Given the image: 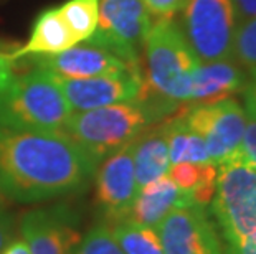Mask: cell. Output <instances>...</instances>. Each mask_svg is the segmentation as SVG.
Listing matches in <instances>:
<instances>
[{"mask_svg":"<svg viewBox=\"0 0 256 254\" xmlns=\"http://www.w3.org/2000/svg\"><path fill=\"white\" fill-rule=\"evenodd\" d=\"M184 117L187 126L205 140L212 164L218 167L240 157L246 116L236 99L192 106Z\"/></svg>","mask_w":256,"mask_h":254,"instance_id":"8","label":"cell"},{"mask_svg":"<svg viewBox=\"0 0 256 254\" xmlns=\"http://www.w3.org/2000/svg\"><path fill=\"white\" fill-rule=\"evenodd\" d=\"M14 220L10 218V215L0 207V251L7 246V243L12 238V230H14Z\"/></svg>","mask_w":256,"mask_h":254,"instance_id":"29","label":"cell"},{"mask_svg":"<svg viewBox=\"0 0 256 254\" xmlns=\"http://www.w3.org/2000/svg\"><path fill=\"white\" fill-rule=\"evenodd\" d=\"M244 94V116H246V126H244L243 142H242V152L240 159H243L246 164L256 169V101L246 89Z\"/></svg>","mask_w":256,"mask_h":254,"instance_id":"24","label":"cell"},{"mask_svg":"<svg viewBox=\"0 0 256 254\" xmlns=\"http://www.w3.org/2000/svg\"><path fill=\"white\" fill-rule=\"evenodd\" d=\"M78 218L64 205L26 212L20 220V233L30 254H73L81 235Z\"/></svg>","mask_w":256,"mask_h":254,"instance_id":"10","label":"cell"},{"mask_svg":"<svg viewBox=\"0 0 256 254\" xmlns=\"http://www.w3.org/2000/svg\"><path fill=\"white\" fill-rule=\"evenodd\" d=\"M132 160L138 188L167 175L170 169V157L164 124L146 129L132 142Z\"/></svg>","mask_w":256,"mask_h":254,"instance_id":"17","label":"cell"},{"mask_svg":"<svg viewBox=\"0 0 256 254\" xmlns=\"http://www.w3.org/2000/svg\"><path fill=\"white\" fill-rule=\"evenodd\" d=\"M167 175L184 193H187L190 202L197 207H206L215 197L218 167L212 162H206V164H192V162L172 164Z\"/></svg>","mask_w":256,"mask_h":254,"instance_id":"18","label":"cell"},{"mask_svg":"<svg viewBox=\"0 0 256 254\" xmlns=\"http://www.w3.org/2000/svg\"><path fill=\"white\" fill-rule=\"evenodd\" d=\"M233 56H236L252 71L256 69V18L244 20L238 25Z\"/></svg>","mask_w":256,"mask_h":254,"instance_id":"23","label":"cell"},{"mask_svg":"<svg viewBox=\"0 0 256 254\" xmlns=\"http://www.w3.org/2000/svg\"><path fill=\"white\" fill-rule=\"evenodd\" d=\"M164 254H223L218 235L205 207H182L157 226Z\"/></svg>","mask_w":256,"mask_h":254,"instance_id":"11","label":"cell"},{"mask_svg":"<svg viewBox=\"0 0 256 254\" xmlns=\"http://www.w3.org/2000/svg\"><path fill=\"white\" fill-rule=\"evenodd\" d=\"M32 58L34 64L62 79H84L129 71L142 73L140 66H134L112 51L88 41H81L80 45H73L56 55Z\"/></svg>","mask_w":256,"mask_h":254,"instance_id":"12","label":"cell"},{"mask_svg":"<svg viewBox=\"0 0 256 254\" xmlns=\"http://www.w3.org/2000/svg\"><path fill=\"white\" fill-rule=\"evenodd\" d=\"M252 78H253L252 83H250L244 89H246L248 93L254 98V101H256V69H253V71H252Z\"/></svg>","mask_w":256,"mask_h":254,"instance_id":"31","label":"cell"},{"mask_svg":"<svg viewBox=\"0 0 256 254\" xmlns=\"http://www.w3.org/2000/svg\"><path fill=\"white\" fill-rule=\"evenodd\" d=\"M212 212L226 243L256 231V169L243 159L218 165Z\"/></svg>","mask_w":256,"mask_h":254,"instance_id":"6","label":"cell"},{"mask_svg":"<svg viewBox=\"0 0 256 254\" xmlns=\"http://www.w3.org/2000/svg\"><path fill=\"white\" fill-rule=\"evenodd\" d=\"M100 165L64 132L0 129V200L36 203L81 193Z\"/></svg>","mask_w":256,"mask_h":254,"instance_id":"1","label":"cell"},{"mask_svg":"<svg viewBox=\"0 0 256 254\" xmlns=\"http://www.w3.org/2000/svg\"><path fill=\"white\" fill-rule=\"evenodd\" d=\"M246 88L243 71L230 59L204 61L195 68L192 78L190 104H212V102L230 98Z\"/></svg>","mask_w":256,"mask_h":254,"instance_id":"15","label":"cell"},{"mask_svg":"<svg viewBox=\"0 0 256 254\" xmlns=\"http://www.w3.org/2000/svg\"><path fill=\"white\" fill-rule=\"evenodd\" d=\"M0 254H30V248L24 240L8 241L7 246L4 248Z\"/></svg>","mask_w":256,"mask_h":254,"instance_id":"30","label":"cell"},{"mask_svg":"<svg viewBox=\"0 0 256 254\" xmlns=\"http://www.w3.org/2000/svg\"><path fill=\"white\" fill-rule=\"evenodd\" d=\"M92 182L94 203L102 215V221L118 223L128 220L139 190L134 174L132 142L104 157L98 165Z\"/></svg>","mask_w":256,"mask_h":254,"instance_id":"9","label":"cell"},{"mask_svg":"<svg viewBox=\"0 0 256 254\" xmlns=\"http://www.w3.org/2000/svg\"><path fill=\"white\" fill-rule=\"evenodd\" d=\"M64 23L76 41H86L98 25V0H68L58 7Z\"/></svg>","mask_w":256,"mask_h":254,"instance_id":"21","label":"cell"},{"mask_svg":"<svg viewBox=\"0 0 256 254\" xmlns=\"http://www.w3.org/2000/svg\"><path fill=\"white\" fill-rule=\"evenodd\" d=\"M73 254H124L112 236L111 226L102 221L81 238Z\"/></svg>","mask_w":256,"mask_h":254,"instance_id":"22","label":"cell"},{"mask_svg":"<svg viewBox=\"0 0 256 254\" xmlns=\"http://www.w3.org/2000/svg\"><path fill=\"white\" fill-rule=\"evenodd\" d=\"M72 111H90L139 98L142 73H121L84 79L56 78Z\"/></svg>","mask_w":256,"mask_h":254,"instance_id":"13","label":"cell"},{"mask_svg":"<svg viewBox=\"0 0 256 254\" xmlns=\"http://www.w3.org/2000/svg\"><path fill=\"white\" fill-rule=\"evenodd\" d=\"M228 254H256V231L228 241Z\"/></svg>","mask_w":256,"mask_h":254,"instance_id":"26","label":"cell"},{"mask_svg":"<svg viewBox=\"0 0 256 254\" xmlns=\"http://www.w3.org/2000/svg\"><path fill=\"white\" fill-rule=\"evenodd\" d=\"M232 3L240 23L244 20L256 18V0H232Z\"/></svg>","mask_w":256,"mask_h":254,"instance_id":"28","label":"cell"},{"mask_svg":"<svg viewBox=\"0 0 256 254\" xmlns=\"http://www.w3.org/2000/svg\"><path fill=\"white\" fill-rule=\"evenodd\" d=\"M192 205L187 193H184L170 177L164 175L139 188L129 210L128 220L142 226L157 228L160 221L176 208Z\"/></svg>","mask_w":256,"mask_h":254,"instance_id":"14","label":"cell"},{"mask_svg":"<svg viewBox=\"0 0 256 254\" xmlns=\"http://www.w3.org/2000/svg\"><path fill=\"white\" fill-rule=\"evenodd\" d=\"M166 116L159 107L142 99L73 111L63 132L80 144L98 162L134 142L152 122Z\"/></svg>","mask_w":256,"mask_h":254,"instance_id":"4","label":"cell"},{"mask_svg":"<svg viewBox=\"0 0 256 254\" xmlns=\"http://www.w3.org/2000/svg\"><path fill=\"white\" fill-rule=\"evenodd\" d=\"M142 51L144 73L138 99L150 102L164 114L177 104L190 102L194 71L200 59L174 18L152 21Z\"/></svg>","mask_w":256,"mask_h":254,"instance_id":"2","label":"cell"},{"mask_svg":"<svg viewBox=\"0 0 256 254\" xmlns=\"http://www.w3.org/2000/svg\"><path fill=\"white\" fill-rule=\"evenodd\" d=\"M150 17L156 18H174V15L180 12L185 0H142Z\"/></svg>","mask_w":256,"mask_h":254,"instance_id":"25","label":"cell"},{"mask_svg":"<svg viewBox=\"0 0 256 254\" xmlns=\"http://www.w3.org/2000/svg\"><path fill=\"white\" fill-rule=\"evenodd\" d=\"M124 254H164L157 228L132 223L129 220L108 223Z\"/></svg>","mask_w":256,"mask_h":254,"instance_id":"20","label":"cell"},{"mask_svg":"<svg viewBox=\"0 0 256 254\" xmlns=\"http://www.w3.org/2000/svg\"><path fill=\"white\" fill-rule=\"evenodd\" d=\"M72 112L56 78L36 64L0 89V129L63 132Z\"/></svg>","mask_w":256,"mask_h":254,"instance_id":"3","label":"cell"},{"mask_svg":"<svg viewBox=\"0 0 256 254\" xmlns=\"http://www.w3.org/2000/svg\"><path fill=\"white\" fill-rule=\"evenodd\" d=\"M180 28L202 63L233 58L238 20L232 0H185Z\"/></svg>","mask_w":256,"mask_h":254,"instance_id":"5","label":"cell"},{"mask_svg":"<svg viewBox=\"0 0 256 254\" xmlns=\"http://www.w3.org/2000/svg\"><path fill=\"white\" fill-rule=\"evenodd\" d=\"M150 23L142 0H98V25L86 41L140 66V50Z\"/></svg>","mask_w":256,"mask_h":254,"instance_id":"7","label":"cell"},{"mask_svg":"<svg viewBox=\"0 0 256 254\" xmlns=\"http://www.w3.org/2000/svg\"><path fill=\"white\" fill-rule=\"evenodd\" d=\"M76 38L62 18L58 7L46 8L38 15L32 26L28 41L24 46L10 51V59L14 63L30 56L56 55L76 45Z\"/></svg>","mask_w":256,"mask_h":254,"instance_id":"16","label":"cell"},{"mask_svg":"<svg viewBox=\"0 0 256 254\" xmlns=\"http://www.w3.org/2000/svg\"><path fill=\"white\" fill-rule=\"evenodd\" d=\"M14 50L15 48H12V50H5L4 43L0 41V89H4L15 76L14 61L10 59V51H14Z\"/></svg>","mask_w":256,"mask_h":254,"instance_id":"27","label":"cell"},{"mask_svg":"<svg viewBox=\"0 0 256 254\" xmlns=\"http://www.w3.org/2000/svg\"><path fill=\"white\" fill-rule=\"evenodd\" d=\"M164 127L170 165L180 164V162H192V164L210 162L205 140L187 126L184 114L168 119L167 122H164Z\"/></svg>","mask_w":256,"mask_h":254,"instance_id":"19","label":"cell"}]
</instances>
